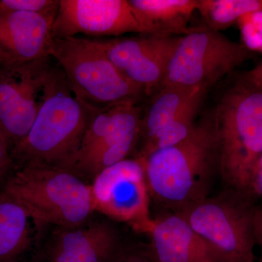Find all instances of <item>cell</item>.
<instances>
[{"label":"cell","mask_w":262,"mask_h":262,"mask_svg":"<svg viewBox=\"0 0 262 262\" xmlns=\"http://www.w3.org/2000/svg\"><path fill=\"white\" fill-rule=\"evenodd\" d=\"M141 160L150 196L155 201L175 212L206 199L215 175H220L212 114L198 121L184 140L156 150Z\"/></svg>","instance_id":"1"},{"label":"cell","mask_w":262,"mask_h":262,"mask_svg":"<svg viewBox=\"0 0 262 262\" xmlns=\"http://www.w3.org/2000/svg\"><path fill=\"white\" fill-rule=\"evenodd\" d=\"M98 112L75 96L57 65L42 108L27 135L12 150L15 168H68Z\"/></svg>","instance_id":"2"},{"label":"cell","mask_w":262,"mask_h":262,"mask_svg":"<svg viewBox=\"0 0 262 262\" xmlns=\"http://www.w3.org/2000/svg\"><path fill=\"white\" fill-rule=\"evenodd\" d=\"M212 116L225 188L255 198L253 182L262 157V91L239 79L222 95Z\"/></svg>","instance_id":"3"},{"label":"cell","mask_w":262,"mask_h":262,"mask_svg":"<svg viewBox=\"0 0 262 262\" xmlns=\"http://www.w3.org/2000/svg\"><path fill=\"white\" fill-rule=\"evenodd\" d=\"M0 189L50 225L76 227L96 213L91 184L64 169L14 168Z\"/></svg>","instance_id":"4"},{"label":"cell","mask_w":262,"mask_h":262,"mask_svg":"<svg viewBox=\"0 0 262 262\" xmlns=\"http://www.w3.org/2000/svg\"><path fill=\"white\" fill-rule=\"evenodd\" d=\"M49 55L61 67L72 92L97 111L122 103H139L144 90L110 61L92 38H53Z\"/></svg>","instance_id":"5"},{"label":"cell","mask_w":262,"mask_h":262,"mask_svg":"<svg viewBox=\"0 0 262 262\" xmlns=\"http://www.w3.org/2000/svg\"><path fill=\"white\" fill-rule=\"evenodd\" d=\"M255 199L225 188L173 213L201 237L214 262H255Z\"/></svg>","instance_id":"6"},{"label":"cell","mask_w":262,"mask_h":262,"mask_svg":"<svg viewBox=\"0 0 262 262\" xmlns=\"http://www.w3.org/2000/svg\"><path fill=\"white\" fill-rule=\"evenodd\" d=\"M251 58L246 45L206 26L194 27L181 37L161 86L209 89Z\"/></svg>","instance_id":"7"},{"label":"cell","mask_w":262,"mask_h":262,"mask_svg":"<svg viewBox=\"0 0 262 262\" xmlns=\"http://www.w3.org/2000/svg\"><path fill=\"white\" fill-rule=\"evenodd\" d=\"M57 65L51 56L0 64V129L10 151L30 130L47 98Z\"/></svg>","instance_id":"8"},{"label":"cell","mask_w":262,"mask_h":262,"mask_svg":"<svg viewBox=\"0 0 262 262\" xmlns=\"http://www.w3.org/2000/svg\"><path fill=\"white\" fill-rule=\"evenodd\" d=\"M142 110L127 103L98 112L67 170L91 184L96 175L129 158L140 140Z\"/></svg>","instance_id":"9"},{"label":"cell","mask_w":262,"mask_h":262,"mask_svg":"<svg viewBox=\"0 0 262 262\" xmlns=\"http://www.w3.org/2000/svg\"><path fill=\"white\" fill-rule=\"evenodd\" d=\"M91 187L96 212L116 223L126 224L139 233L148 234L155 219L142 160L128 158L105 168Z\"/></svg>","instance_id":"10"},{"label":"cell","mask_w":262,"mask_h":262,"mask_svg":"<svg viewBox=\"0 0 262 262\" xmlns=\"http://www.w3.org/2000/svg\"><path fill=\"white\" fill-rule=\"evenodd\" d=\"M182 36L139 34L92 39L127 78L144 90L146 97L161 87Z\"/></svg>","instance_id":"11"},{"label":"cell","mask_w":262,"mask_h":262,"mask_svg":"<svg viewBox=\"0 0 262 262\" xmlns=\"http://www.w3.org/2000/svg\"><path fill=\"white\" fill-rule=\"evenodd\" d=\"M117 224L96 212L76 227L50 225L38 258L44 262H108L126 242Z\"/></svg>","instance_id":"12"},{"label":"cell","mask_w":262,"mask_h":262,"mask_svg":"<svg viewBox=\"0 0 262 262\" xmlns=\"http://www.w3.org/2000/svg\"><path fill=\"white\" fill-rule=\"evenodd\" d=\"M145 34L129 0H59L52 29L56 39L78 37H120Z\"/></svg>","instance_id":"13"},{"label":"cell","mask_w":262,"mask_h":262,"mask_svg":"<svg viewBox=\"0 0 262 262\" xmlns=\"http://www.w3.org/2000/svg\"><path fill=\"white\" fill-rule=\"evenodd\" d=\"M56 17L0 8V50L7 62L33 61L50 56Z\"/></svg>","instance_id":"14"},{"label":"cell","mask_w":262,"mask_h":262,"mask_svg":"<svg viewBox=\"0 0 262 262\" xmlns=\"http://www.w3.org/2000/svg\"><path fill=\"white\" fill-rule=\"evenodd\" d=\"M49 226L0 189V262H26L35 256Z\"/></svg>","instance_id":"15"},{"label":"cell","mask_w":262,"mask_h":262,"mask_svg":"<svg viewBox=\"0 0 262 262\" xmlns=\"http://www.w3.org/2000/svg\"><path fill=\"white\" fill-rule=\"evenodd\" d=\"M147 234L156 262H214L203 239L177 213L155 219Z\"/></svg>","instance_id":"16"},{"label":"cell","mask_w":262,"mask_h":262,"mask_svg":"<svg viewBox=\"0 0 262 262\" xmlns=\"http://www.w3.org/2000/svg\"><path fill=\"white\" fill-rule=\"evenodd\" d=\"M145 34L184 35L198 0H129Z\"/></svg>","instance_id":"17"},{"label":"cell","mask_w":262,"mask_h":262,"mask_svg":"<svg viewBox=\"0 0 262 262\" xmlns=\"http://www.w3.org/2000/svg\"><path fill=\"white\" fill-rule=\"evenodd\" d=\"M208 89L205 87L196 88L173 120L151 139L143 143L136 158L144 159L153 151L175 145L190 135L198 123L196 118Z\"/></svg>","instance_id":"18"},{"label":"cell","mask_w":262,"mask_h":262,"mask_svg":"<svg viewBox=\"0 0 262 262\" xmlns=\"http://www.w3.org/2000/svg\"><path fill=\"white\" fill-rule=\"evenodd\" d=\"M195 89L163 85L151 96L149 106L142 111L141 116L140 139L143 143L151 139L173 120Z\"/></svg>","instance_id":"19"},{"label":"cell","mask_w":262,"mask_h":262,"mask_svg":"<svg viewBox=\"0 0 262 262\" xmlns=\"http://www.w3.org/2000/svg\"><path fill=\"white\" fill-rule=\"evenodd\" d=\"M205 26L222 32L245 15L262 13V0H198Z\"/></svg>","instance_id":"20"},{"label":"cell","mask_w":262,"mask_h":262,"mask_svg":"<svg viewBox=\"0 0 262 262\" xmlns=\"http://www.w3.org/2000/svg\"><path fill=\"white\" fill-rule=\"evenodd\" d=\"M59 0H0V8L29 12L38 14L56 15Z\"/></svg>","instance_id":"21"},{"label":"cell","mask_w":262,"mask_h":262,"mask_svg":"<svg viewBox=\"0 0 262 262\" xmlns=\"http://www.w3.org/2000/svg\"><path fill=\"white\" fill-rule=\"evenodd\" d=\"M108 262H156L149 245L125 242Z\"/></svg>","instance_id":"22"},{"label":"cell","mask_w":262,"mask_h":262,"mask_svg":"<svg viewBox=\"0 0 262 262\" xmlns=\"http://www.w3.org/2000/svg\"><path fill=\"white\" fill-rule=\"evenodd\" d=\"M14 168L9 145L0 129V186Z\"/></svg>","instance_id":"23"},{"label":"cell","mask_w":262,"mask_h":262,"mask_svg":"<svg viewBox=\"0 0 262 262\" xmlns=\"http://www.w3.org/2000/svg\"><path fill=\"white\" fill-rule=\"evenodd\" d=\"M241 79L255 89L262 91V62L246 72Z\"/></svg>","instance_id":"24"},{"label":"cell","mask_w":262,"mask_h":262,"mask_svg":"<svg viewBox=\"0 0 262 262\" xmlns=\"http://www.w3.org/2000/svg\"><path fill=\"white\" fill-rule=\"evenodd\" d=\"M253 229L256 245L262 249V205L256 206L253 219Z\"/></svg>","instance_id":"25"},{"label":"cell","mask_w":262,"mask_h":262,"mask_svg":"<svg viewBox=\"0 0 262 262\" xmlns=\"http://www.w3.org/2000/svg\"><path fill=\"white\" fill-rule=\"evenodd\" d=\"M253 194L255 198L262 196V172L258 173L254 179L253 186Z\"/></svg>","instance_id":"26"},{"label":"cell","mask_w":262,"mask_h":262,"mask_svg":"<svg viewBox=\"0 0 262 262\" xmlns=\"http://www.w3.org/2000/svg\"><path fill=\"white\" fill-rule=\"evenodd\" d=\"M5 62H7L6 57H5L3 51L0 50V64H1V63H5Z\"/></svg>","instance_id":"27"},{"label":"cell","mask_w":262,"mask_h":262,"mask_svg":"<svg viewBox=\"0 0 262 262\" xmlns=\"http://www.w3.org/2000/svg\"><path fill=\"white\" fill-rule=\"evenodd\" d=\"M26 262H44L42 261V260L39 259V258H38V256L37 255H35V256H33L32 258H31L30 259H29L28 261Z\"/></svg>","instance_id":"28"},{"label":"cell","mask_w":262,"mask_h":262,"mask_svg":"<svg viewBox=\"0 0 262 262\" xmlns=\"http://www.w3.org/2000/svg\"><path fill=\"white\" fill-rule=\"evenodd\" d=\"M261 172H262V157L261 160H260L259 164H258L257 170H256V176L257 175L258 173H261Z\"/></svg>","instance_id":"29"},{"label":"cell","mask_w":262,"mask_h":262,"mask_svg":"<svg viewBox=\"0 0 262 262\" xmlns=\"http://www.w3.org/2000/svg\"><path fill=\"white\" fill-rule=\"evenodd\" d=\"M258 262H262V249H261V254H260L259 259H258Z\"/></svg>","instance_id":"30"}]
</instances>
